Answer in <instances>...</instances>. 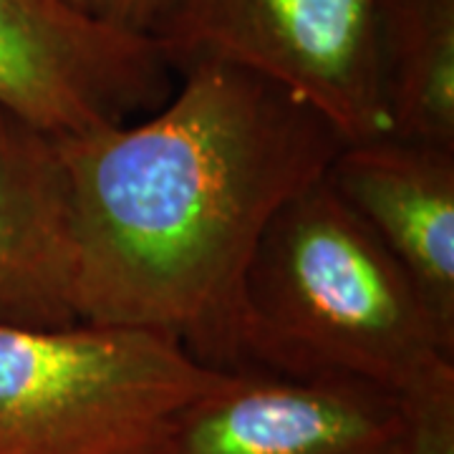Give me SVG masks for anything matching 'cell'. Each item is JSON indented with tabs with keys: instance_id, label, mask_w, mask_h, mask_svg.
Listing matches in <instances>:
<instances>
[{
	"instance_id": "1",
	"label": "cell",
	"mask_w": 454,
	"mask_h": 454,
	"mask_svg": "<svg viewBox=\"0 0 454 454\" xmlns=\"http://www.w3.org/2000/svg\"><path fill=\"white\" fill-rule=\"evenodd\" d=\"M179 74L177 94L142 121L59 137L74 313L157 331L205 366L235 372L260 238L346 142L306 101L245 68Z\"/></svg>"
},
{
	"instance_id": "2",
	"label": "cell",
	"mask_w": 454,
	"mask_h": 454,
	"mask_svg": "<svg viewBox=\"0 0 454 454\" xmlns=\"http://www.w3.org/2000/svg\"><path fill=\"white\" fill-rule=\"evenodd\" d=\"M243 369L376 387L406 409L417 454H454V336L325 177L278 210L250 260Z\"/></svg>"
},
{
	"instance_id": "3",
	"label": "cell",
	"mask_w": 454,
	"mask_h": 454,
	"mask_svg": "<svg viewBox=\"0 0 454 454\" xmlns=\"http://www.w3.org/2000/svg\"><path fill=\"white\" fill-rule=\"evenodd\" d=\"M225 373L146 328L0 321V454H157Z\"/></svg>"
},
{
	"instance_id": "4",
	"label": "cell",
	"mask_w": 454,
	"mask_h": 454,
	"mask_svg": "<svg viewBox=\"0 0 454 454\" xmlns=\"http://www.w3.org/2000/svg\"><path fill=\"white\" fill-rule=\"evenodd\" d=\"M381 0H175L154 38L172 71L227 64L283 86L346 145L389 137L376 28Z\"/></svg>"
},
{
	"instance_id": "5",
	"label": "cell",
	"mask_w": 454,
	"mask_h": 454,
	"mask_svg": "<svg viewBox=\"0 0 454 454\" xmlns=\"http://www.w3.org/2000/svg\"><path fill=\"white\" fill-rule=\"evenodd\" d=\"M172 74L154 35L66 0H0V106L53 137L127 124L167 101Z\"/></svg>"
},
{
	"instance_id": "6",
	"label": "cell",
	"mask_w": 454,
	"mask_h": 454,
	"mask_svg": "<svg viewBox=\"0 0 454 454\" xmlns=\"http://www.w3.org/2000/svg\"><path fill=\"white\" fill-rule=\"evenodd\" d=\"M157 454H417V434L376 387L243 369L184 406Z\"/></svg>"
},
{
	"instance_id": "7",
	"label": "cell",
	"mask_w": 454,
	"mask_h": 454,
	"mask_svg": "<svg viewBox=\"0 0 454 454\" xmlns=\"http://www.w3.org/2000/svg\"><path fill=\"white\" fill-rule=\"evenodd\" d=\"M325 179L454 336V152L379 137L340 146Z\"/></svg>"
},
{
	"instance_id": "8",
	"label": "cell",
	"mask_w": 454,
	"mask_h": 454,
	"mask_svg": "<svg viewBox=\"0 0 454 454\" xmlns=\"http://www.w3.org/2000/svg\"><path fill=\"white\" fill-rule=\"evenodd\" d=\"M71 190L59 137L0 106V321L76 324Z\"/></svg>"
},
{
	"instance_id": "9",
	"label": "cell",
	"mask_w": 454,
	"mask_h": 454,
	"mask_svg": "<svg viewBox=\"0 0 454 454\" xmlns=\"http://www.w3.org/2000/svg\"><path fill=\"white\" fill-rule=\"evenodd\" d=\"M376 56L389 137L454 152V0H381Z\"/></svg>"
},
{
	"instance_id": "10",
	"label": "cell",
	"mask_w": 454,
	"mask_h": 454,
	"mask_svg": "<svg viewBox=\"0 0 454 454\" xmlns=\"http://www.w3.org/2000/svg\"><path fill=\"white\" fill-rule=\"evenodd\" d=\"M83 16L114 28L154 35L175 0H66Z\"/></svg>"
}]
</instances>
